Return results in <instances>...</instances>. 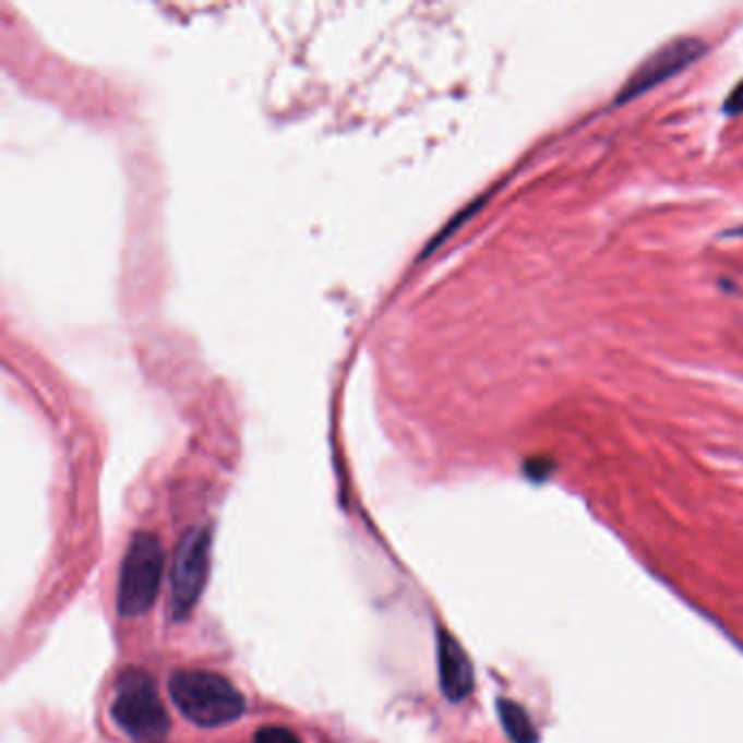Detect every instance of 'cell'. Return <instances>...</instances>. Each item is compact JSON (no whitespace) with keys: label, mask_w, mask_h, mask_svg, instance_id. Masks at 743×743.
Instances as JSON below:
<instances>
[{"label":"cell","mask_w":743,"mask_h":743,"mask_svg":"<svg viewBox=\"0 0 743 743\" xmlns=\"http://www.w3.org/2000/svg\"><path fill=\"white\" fill-rule=\"evenodd\" d=\"M439 681L452 703H460L474 692V666L463 646L445 631L439 635Z\"/></svg>","instance_id":"cell-6"},{"label":"cell","mask_w":743,"mask_h":743,"mask_svg":"<svg viewBox=\"0 0 743 743\" xmlns=\"http://www.w3.org/2000/svg\"><path fill=\"white\" fill-rule=\"evenodd\" d=\"M253 743H301L299 738L284 727H264L255 733Z\"/></svg>","instance_id":"cell-8"},{"label":"cell","mask_w":743,"mask_h":743,"mask_svg":"<svg viewBox=\"0 0 743 743\" xmlns=\"http://www.w3.org/2000/svg\"><path fill=\"white\" fill-rule=\"evenodd\" d=\"M212 532L207 528L188 530L177 543L170 572V611L183 622L196 607L209 574Z\"/></svg>","instance_id":"cell-4"},{"label":"cell","mask_w":743,"mask_h":743,"mask_svg":"<svg viewBox=\"0 0 743 743\" xmlns=\"http://www.w3.org/2000/svg\"><path fill=\"white\" fill-rule=\"evenodd\" d=\"M724 111H727L729 116H740V113H743V81H740V83L731 89L729 98L724 100Z\"/></svg>","instance_id":"cell-9"},{"label":"cell","mask_w":743,"mask_h":743,"mask_svg":"<svg viewBox=\"0 0 743 743\" xmlns=\"http://www.w3.org/2000/svg\"><path fill=\"white\" fill-rule=\"evenodd\" d=\"M170 698L177 711L192 724L218 729L236 722L247 711L242 694L216 672L183 670L170 676Z\"/></svg>","instance_id":"cell-1"},{"label":"cell","mask_w":743,"mask_h":743,"mask_svg":"<svg viewBox=\"0 0 743 743\" xmlns=\"http://www.w3.org/2000/svg\"><path fill=\"white\" fill-rule=\"evenodd\" d=\"M707 52V44L700 37H676L655 50L624 83L615 105H626L650 89L659 87L668 79L681 74L685 68L694 65Z\"/></svg>","instance_id":"cell-5"},{"label":"cell","mask_w":743,"mask_h":743,"mask_svg":"<svg viewBox=\"0 0 743 743\" xmlns=\"http://www.w3.org/2000/svg\"><path fill=\"white\" fill-rule=\"evenodd\" d=\"M166 554L155 535L137 532L122 559L118 583V615L124 620L140 618L151 611L157 600Z\"/></svg>","instance_id":"cell-3"},{"label":"cell","mask_w":743,"mask_h":743,"mask_svg":"<svg viewBox=\"0 0 743 743\" xmlns=\"http://www.w3.org/2000/svg\"><path fill=\"white\" fill-rule=\"evenodd\" d=\"M111 718L135 743H161L170 720L157 696L153 679L142 670H127L113 687Z\"/></svg>","instance_id":"cell-2"},{"label":"cell","mask_w":743,"mask_h":743,"mask_svg":"<svg viewBox=\"0 0 743 743\" xmlns=\"http://www.w3.org/2000/svg\"><path fill=\"white\" fill-rule=\"evenodd\" d=\"M498 714L504 727V733L513 743H539V733L530 720V716L513 700H500Z\"/></svg>","instance_id":"cell-7"}]
</instances>
